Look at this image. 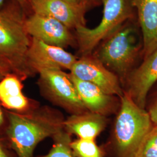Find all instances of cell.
Returning <instances> with one entry per match:
<instances>
[{
	"mask_svg": "<svg viewBox=\"0 0 157 157\" xmlns=\"http://www.w3.org/2000/svg\"><path fill=\"white\" fill-rule=\"evenodd\" d=\"M38 74L37 83L45 100L71 115L89 111L81 101L69 73L59 69H44Z\"/></svg>",
	"mask_w": 157,
	"mask_h": 157,
	"instance_id": "8992f818",
	"label": "cell"
},
{
	"mask_svg": "<svg viewBox=\"0 0 157 157\" xmlns=\"http://www.w3.org/2000/svg\"><path fill=\"white\" fill-rule=\"evenodd\" d=\"M120 100L111 147L114 157H136L154 124L146 109L138 106L124 90Z\"/></svg>",
	"mask_w": 157,
	"mask_h": 157,
	"instance_id": "3957f363",
	"label": "cell"
},
{
	"mask_svg": "<svg viewBox=\"0 0 157 157\" xmlns=\"http://www.w3.org/2000/svg\"><path fill=\"white\" fill-rule=\"evenodd\" d=\"M142 33L143 60L157 49V0H130Z\"/></svg>",
	"mask_w": 157,
	"mask_h": 157,
	"instance_id": "5bb4252c",
	"label": "cell"
},
{
	"mask_svg": "<svg viewBox=\"0 0 157 157\" xmlns=\"http://www.w3.org/2000/svg\"><path fill=\"white\" fill-rule=\"evenodd\" d=\"M8 126V119L4 109L0 104V137L6 138Z\"/></svg>",
	"mask_w": 157,
	"mask_h": 157,
	"instance_id": "ffe728a7",
	"label": "cell"
},
{
	"mask_svg": "<svg viewBox=\"0 0 157 157\" xmlns=\"http://www.w3.org/2000/svg\"><path fill=\"white\" fill-rule=\"evenodd\" d=\"M108 121L107 117L90 111L71 115L65 118L64 130L78 139L95 140L106 128Z\"/></svg>",
	"mask_w": 157,
	"mask_h": 157,
	"instance_id": "9a60e30c",
	"label": "cell"
},
{
	"mask_svg": "<svg viewBox=\"0 0 157 157\" xmlns=\"http://www.w3.org/2000/svg\"><path fill=\"white\" fill-rule=\"evenodd\" d=\"M9 73H10V71L7 68L0 64V80Z\"/></svg>",
	"mask_w": 157,
	"mask_h": 157,
	"instance_id": "cb8c5ba5",
	"label": "cell"
},
{
	"mask_svg": "<svg viewBox=\"0 0 157 157\" xmlns=\"http://www.w3.org/2000/svg\"><path fill=\"white\" fill-rule=\"evenodd\" d=\"M6 110L8 119L6 139L17 157H33L41 141L64 130L63 115L48 105H40L25 113Z\"/></svg>",
	"mask_w": 157,
	"mask_h": 157,
	"instance_id": "6da1fadb",
	"label": "cell"
},
{
	"mask_svg": "<svg viewBox=\"0 0 157 157\" xmlns=\"http://www.w3.org/2000/svg\"><path fill=\"white\" fill-rule=\"evenodd\" d=\"M26 28L32 38L64 49L77 46L75 36L71 29L51 17L32 13L27 17Z\"/></svg>",
	"mask_w": 157,
	"mask_h": 157,
	"instance_id": "ba28073f",
	"label": "cell"
},
{
	"mask_svg": "<svg viewBox=\"0 0 157 157\" xmlns=\"http://www.w3.org/2000/svg\"><path fill=\"white\" fill-rule=\"evenodd\" d=\"M71 136L62 130L52 138L53 144L49 152L39 157H75L71 147Z\"/></svg>",
	"mask_w": 157,
	"mask_h": 157,
	"instance_id": "2e32d148",
	"label": "cell"
},
{
	"mask_svg": "<svg viewBox=\"0 0 157 157\" xmlns=\"http://www.w3.org/2000/svg\"><path fill=\"white\" fill-rule=\"evenodd\" d=\"M70 74L94 84L108 94L119 98L124 95V89L120 79L93 54L80 56L71 69Z\"/></svg>",
	"mask_w": 157,
	"mask_h": 157,
	"instance_id": "52a82bcc",
	"label": "cell"
},
{
	"mask_svg": "<svg viewBox=\"0 0 157 157\" xmlns=\"http://www.w3.org/2000/svg\"><path fill=\"white\" fill-rule=\"evenodd\" d=\"M6 0H0V8L1 6H2L4 4V3L6 2ZM17 1L22 6L23 8L25 9V10L28 13L30 11H32L30 6V3L29 2L28 0H17Z\"/></svg>",
	"mask_w": 157,
	"mask_h": 157,
	"instance_id": "603a6c76",
	"label": "cell"
},
{
	"mask_svg": "<svg viewBox=\"0 0 157 157\" xmlns=\"http://www.w3.org/2000/svg\"><path fill=\"white\" fill-rule=\"evenodd\" d=\"M157 82V49L131 72L124 89L139 107L146 109L148 93Z\"/></svg>",
	"mask_w": 157,
	"mask_h": 157,
	"instance_id": "30bf717a",
	"label": "cell"
},
{
	"mask_svg": "<svg viewBox=\"0 0 157 157\" xmlns=\"http://www.w3.org/2000/svg\"><path fill=\"white\" fill-rule=\"evenodd\" d=\"M130 21L103 40L93 53L118 76L123 88L126 79L136 67L138 58L142 56L143 42L138 41L137 26Z\"/></svg>",
	"mask_w": 157,
	"mask_h": 157,
	"instance_id": "277c9868",
	"label": "cell"
},
{
	"mask_svg": "<svg viewBox=\"0 0 157 157\" xmlns=\"http://www.w3.org/2000/svg\"><path fill=\"white\" fill-rule=\"evenodd\" d=\"M146 109L154 125H157V88L146 102Z\"/></svg>",
	"mask_w": 157,
	"mask_h": 157,
	"instance_id": "d6986e66",
	"label": "cell"
},
{
	"mask_svg": "<svg viewBox=\"0 0 157 157\" xmlns=\"http://www.w3.org/2000/svg\"><path fill=\"white\" fill-rule=\"evenodd\" d=\"M26 13L17 0H6L0 8V64L23 81L36 75L27 58L32 37L26 28Z\"/></svg>",
	"mask_w": 157,
	"mask_h": 157,
	"instance_id": "7a4b0ae2",
	"label": "cell"
},
{
	"mask_svg": "<svg viewBox=\"0 0 157 157\" xmlns=\"http://www.w3.org/2000/svg\"><path fill=\"white\" fill-rule=\"evenodd\" d=\"M0 157H17L6 138L0 137Z\"/></svg>",
	"mask_w": 157,
	"mask_h": 157,
	"instance_id": "44dd1931",
	"label": "cell"
},
{
	"mask_svg": "<svg viewBox=\"0 0 157 157\" xmlns=\"http://www.w3.org/2000/svg\"><path fill=\"white\" fill-rule=\"evenodd\" d=\"M27 58L29 67L36 75L44 69L71 71L78 59L63 48L48 44L34 38H32Z\"/></svg>",
	"mask_w": 157,
	"mask_h": 157,
	"instance_id": "9c48e42d",
	"label": "cell"
},
{
	"mask_svg": "<svg viewBox=\"0 0 157 157\" xmlns=\"http://www.w3.org/2000/svg\"><path fill=\"white\" fill-rule=\"evenodd\" d=\"M29 1H29H33V0H28Z\"/></svg>",
	"mask_w": 157,
	"mask_h": 157,
	"instance_id": "484cf974",
	"label": "cell"
},
{
	"mask_svg": "<svg viewBox=\"0 0 157 157\" xmlns=\"http://www.w3.org/2000/svg\"><path fill=\"white\" fill-rule=\"evenodd\" d=\"M136 157H157V125L146 136Z\"/></svg>",
	"mask_w": 157,
	"mask_h": 157,
	"instance_id": "ac0fdd59",
	"label": "cell"
},
{
	"mask_svg": "<svg viewBox=\"0 0 157 157\" xmlns=\"http://www.w3.org/2000/svg\"><path fill=\"white\" fill-rule=\"evenodd\" d=\"M104 6L101 22L94 28L80 26L75 37L81 56L92 54L101 42L134 17L130 0H102Z\"/></svg>",
	"mask_w": 157,
	"mask_h": 157,
	"instance_id": "5b68a950",
	"label": "cell"
},
{
	"mask_svg": "<svg viewBox=\"0 0 157 157\" xmlns=\"http://www.w3.org/2000/svg\"><path fill=\"white\" fill-rule=\"evenodd\" d=\"M80 4L88 10L91 8L102 4V0H80Z\"/></svg>",
	"mask_w": 157,
	"mask_h": 157,
	"instance_id": "7402d4cb",
	"label": "cell"
},
{
	"mask_svg": "<svg viewBox=\"0 0 157 157\" xmlns=\"http://www.w3.org/2000/svg\"><path fill=\"white\" fill-rule=\"evenodd\" d=\"M32 13L51 17L63 23L69 29L86 26V12L81 4L65 0H33L29 1Z\"/></svg>",
	"mask_w": 157,
	"mask_h": 157,
	"instance_id": "8fae6325",
	"label": "cell"
},
{
	"mask_svg": "<svg viewBox=\"0 0 157 157\" xmlns=\"http://www.w3.org/2000/svg\"><path fill=\"white\" fill-rule=\"evenodd\" d=\"M69 2H72L74 4H80V0H65Z\"/></svg>",
	"mask_w": 157,
	"mask_h": 157,
	"instance_id": "d4e9b609",
	"label": "cell"
},
{
	"mask_svg": "<svg viewBox=\"0 0 157 157\" xmlns=\"http://www.w3.org/2000/svg\"><path fill=\"white\" fill-rule=\"evenodd\" d=\"M69 75L81 101L89 111L107 117L117 113L121 105L120 98L107 94L90 82L76 78L70 73Z\"/></svg>",
	"mask_w": 157,
	"mask_h": 157,
	"instance_id": "7c38bea8",
	"label": "cell"
},
{
	"mask_svg": "<svg viewBox=\"0 0 157 157\" xmlns=\"http://www.w3.org/2000/svg\"><path fill=\"white\" fill-rule=\"evenodd\" d=\"M71 147L75 157H105L104 150L94 140L78 139L72 140Z\"/></svg>",
	"mask_w": 157,
	"mask_h": 157,
	"instance_id": "e0dca14e",
	"label": "cell"
},
{
	"mask_svg": "<svg viewBox=\"0 0 157 157\" xmlns=\"http://www.w3.org/2000/svg\"><path fill=\"white\" fill-rule=\"evenodd\" d=\"M23 82L19 76L11 72L0 80V104L4 109L13 112L25 113L40 105L39 101L24 94Z\"/></svg>",
	"mask_w": 157,
	"mask_h": 157,
	"instance_id": "4fadbf2b",
	"label": "cell"
}]
</instances>
